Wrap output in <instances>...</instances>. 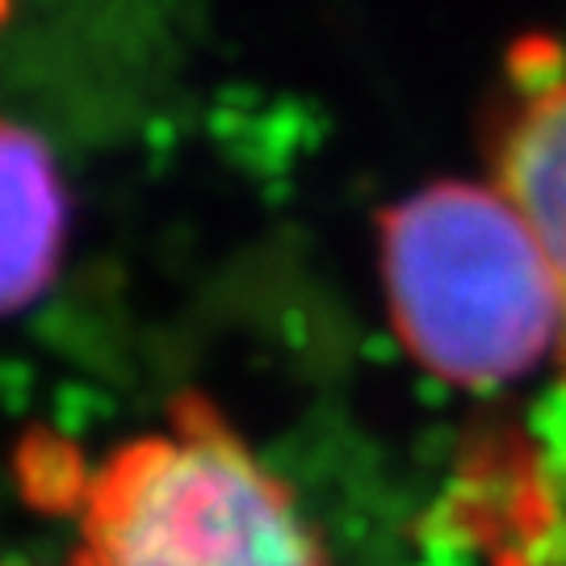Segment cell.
<instances>
[{"mask_svg":"<svg viewBox=\"0 0 566 566\" xmlns=\"http://www.w3.org/2000/svg\"><path fill=\"white\" fill-rule=\"evenodd\" d=\"M0 566H25V563H0Z\"/></svg>","mask_w":566,"mask_h":566,"instance_id":"cell-5","label":"cell"},{"mask_svg":"<svg viewBox=\"0 0 566 566\" xmlns=\"http://www.w3.org/2000/svg\"><path fill=\"white\" fill-rule=\"evenodd\" d=\"M495 185L525 214L549 261L558 303H563V348L558 365L566 378V72H546L521 88L504 126L495 135Z\"/></svg>","mask_w":566,"mask_h":566,"instance_id":"cell-3","label":"cell"},{"mask_svg":"<svg viewBox=\"0 0 566 566\" xmlns=\"http://www.w3.org/2000/svg\"><path fill=\"white\" fill-rule=\"evenodd\" d=\"M382 290L407 357L441 382L507 386L563 348L546 252L495 181H441L390 206Z\"/></svg>","mask_w":566,"mask_h":566,"instance_id":"cell-1","label":"cell"},{"mask_svg":"<svg viewBox=\"0 0 566 566\" xmlns=\"http://www.w3.org/2000/svg\"><path fill=\"white\" fill-rule=\"evenodd\" d=\"M72 566H327L290 486L202 399L118 446L81 486Z\"/></svg>","mask_w":566,"mask_h":566,"instance_id":"cell-2","label":"cell"},{"mask_svg":"<svg viewBox=\"0 0 566 566\" xmlns=\"http://www.w3.org/2000/svg\"><path fill=\"white\" fill-rule=\"evenodd\" d=\"M67 235V198L46 143L0 118V315L51 285Z\"/></svg>","mask_w":566,"mask_h":566,"instance_id":"cell-4","label":"cell"}]
</instances>
